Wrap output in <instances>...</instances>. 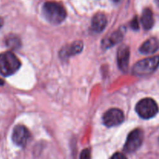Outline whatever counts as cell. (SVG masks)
<instances>
[{
    "label": "cell",
    "instance_id": "cell-7",
    "mask_svg": "<svg viewBox=\"0 0 159 159\" xmlns=\"http://www.w3.org/2000/svg\"><path fill=\"white\" fill-rule=\"evenodd\" d=\"M30 138L29 130L24 126L18 125L14 128L12 132V141L20 147H25Z\"/></svg>",
    "mask_w": 159,
    "mask_h": 159
},
{
    "label": "cell",
    "instance_id": "cell-19",
    "mask_svg": "<svg viewBox=\"0 0 159 159\" xmlns=\"http://www.w3.org/2000/svg\"><path fill=\"white\" fill-rule=\"evenodd\" d=\"M4 81L2 80V79H0V85H4Z\"/></svg>",
    "mask_w": 159,
    "mask_h": 159
},
{
    "label": "cell",
    "instance_id": "cell-2",
    "mask_svg": "<svg viewBox=\"0 0 159 159\" xmlns=\"http://www.w3.org/2000/svg\"><path fill=\"white\" fill-rule=\"evenodd\" d=\"M21 63L16 56L12 52L0 54V73L4 76L13 75L20 68Z\"/></svg>",
    "mask_w": 159,
    "mask_h": 159
},
{
    "label": "cell",
    "instance_id": "cell-3",
    "mask_svg": "<svg viewBox=\"0 0 159 159\" xmlns=\"http://www.w3.org/2000/svg\"><path fill=\"white\" fill-rule=\"evenodd\" d=\"M158 66L159 56H154L137 62L132 68V72L135 75L145 76L155 72Z\"/></svg>",
    "mask_w": 159,
    "mask_h": 159
},
{
    "label": "cell",
    "instance_id": "cell-1",
    "mask_svg": "<svg viewBox=\"0 0 159 159\" xmlns=\"http://www.w3.org/2000/svg\"><path fill=\"white\" fill-rule=\"evenodd\" d=\"M43 14L51 23L59 24L65 20L67 16L65 7L55 2H47L43 6Z\"/></svg>",
    "mask_w": 159,
    "mask_h": 159
},
{
    "label": "cell",
    "instance_id": "cell-16",
    "mask_svg": "<svg viewBox=\"0 0 159 159\" xmlns=\"http://www.w3.org/2000/svg\"><path fill=\"white\" fill-rule=\"evenodd\" d=\"M130 26H131L134 30H138L139 29V23H138V17L135 16L134 18L133 19V20L130 22Z\"/></svg>",
    "mask_w": 159,
    "mask_h": 159
},
{
    "label": "cell",
    "instance_id": "cell-20",
    "mask_svg": "<svg viewBox=\"0 0 159 159\" xmlns=\"http://www.w3.org/2000/svg\"><path fill=\"white\" fill-rule=\"evenodd\" d=\"M113 2H118L120 1V0H113Z\"/></svg>",
    "mask_w": 159,
    "mask_h": 159
},
{
    "label": "cell",
    "instance_id": "cell-13",
    "mask_svg": "<svg viewBox=\"0 0 159 159\" xmlns=\"http://www.w3.org/2000/svg\"><path fill=\"white\" fill-rule=\"evenodd\" d=\"M141 20L143 27L144 29L147 30L152 29L154 26V23H155L152 11L150 9H148V8L144 9V11L142 12V15H141Z\"/></svg>",
    "mask_w": 159,
    "mask_h": 159
},
{
    "label": "cell",
    "instance_id": "cell-8",
    "mask_svg": "<svg viewBox=\"0 0 159 159\" xmlns=\"http://www.w3.org/2000/svg\"><path fill=\"white\" fill-rule=\"evenodd\" d=\"M83 49V43L82 41H75L70 44L65 45L60 51V57L63 60L69 58L71 56L79 54Z\"/></svg>",
    "mask_w": 159,
    "mask_h": 159
},
{
    "label": "cell",
    "instance_id": "cell-17",
    "mask_svg": "<svg viewBox=\"0 0 159 159\" xmlns=\"http://www.w3.org/2000/svg\"><path fill=\"white\" fill-rule=\"evenodd\" d=\"M110 159H127V158H126L125 155H123V154L116 153L111 157V158H110Z\"/></svg>",
    "mask_w": 159,
    "mask_h": 159
},
{
    "label": "cell",
    "instance_id": "cell-6",
    "mask_svg": "<svg viewBox=\"0 0 159 159\" xmlns=\"http://www.w3.org/2000/svg\"><path fill=\"white\" fill-rule=\"evenodd\" d=\"M102 120L103 124L108 127L120 125L124 120V113L119 109H110L104 113Z\"/></svg>",
    "mask_w": 159,
    "mask_h": 159
},
{
    "label": "cell",
    "instance_id": "cell-11",
    "mask_svg": "<svg viewBox=\"0 0 159 159\" xmlns=\"http://www.w3.org/2000/svg\"><path fill=\"white\" fill-rule=\"evenodd\" d=\"M159 49V41L155 37L146 40L140 48V52L144 54H154Z\"/></svg>",
    "mask_w": 159,
    "mask_h": 159
},
{
    "label": "cell",
    "instance_id": "cell-14",
    "mask_svg": "<svg viewBox=\"0 0 159 159\" xmlns=\"http://www.w3.org/2000/svg\"><path fill=\"white\" fill-rule=\"evenodd\" d=\"M6 44L12 49H18L20 47V40L16 37H9L6 40Z\"/></svg>",
    "mask_w": 159,
    "mask_h": 159
},
{
    "label": "cell",
    "instance_id": "cell-18",
    "mask_svg": "<svg viewBox=\"0 0 159 159\" xmlns=\"http://www.w3.org/2000/svg\"><path fill=\"white\" fill-rule=\"evenodd\" d=\"M2 25H3V20L1 18V17H0V28L2 26Z\"/></svg>",
    "mask_w": 159,
    "mask_h": 159
},
{
    "label": "cell",
    "instance_id": "cell-15",
    "mask_svg": "<svg viewBox=\"0 0 159 159\" xmlns=\"http://www.w3.org/2000/svg\"><path fill=\"white\" fill-rule=\"evenodd\" d=\"M80 159H91V152L89 149H84L80 155Z\"/></svg>",
    "mask_w": 159,
    "mask_h": 159
},
{
    "label": "cell",
    "instance_id": "cell-12",
    "mask_svg": "<svg viewBox=\"0 0 159 159\" xmlns=\"http://www.w3.org/2000/svg\"><path fill=\"white\" fill-rule=\"evenodd\" d=\"M124 37V30H119L116 32L113 33L107 39L103 40L102 41V45L105 48H110V47L114 46L117 43L120 42Z\"/></svg>",
    "mask_w": 159,
    "mask_h": 159
},
{
    "label": "cell",
    "instance_id": "cell-10",
    "mask_svg": "<svg viewBox=\"0 0 159 159\" xmlns=\"http://www.w3.org/2000/svg\"><path fill=\"white\" fill-rule=\"evenodd\" d=\"M107 25V19L102 12H98L93 17L91 27L95 33H101L105 29Z\"/></svg>",
    "mask_w": 159,
    "mask_h": 159
},
{
    "label": "cell",
    "instance_id": "cell-21",
    "mask_svg": "<svg viewBox=\"0 0 159 159\" xmlns=\"http://www.w3.org/2000/svg\"><path fill=\"white\" fill-rule=\"evenodd\" d=\"M157 1H158V2L159 3V0H157Z\"/></svg>",
    "mask_w": 159,
    "mask_h": 159
},
{
    "label": "cell",
    "instance_id": "cell-4",
    "mask_svg": "<svg viewBox=\"0 0 159 159\" xmlns=\"http://www.w3.org/2000/svg\"><path fill=\"white\" fill-rule=\"evenodd\" d=\"M137 113L143 119H151L158 112V104L151 98H145L138 102L136 106Z\"/></svg>",
    "mask_w": 159,
    "mask_h": 159
},
{
    "label": "cell",
    "instance_id": "cell-22",
    "mask_svg": "<svg viewBox=\"0 0 159 159\" xmlns=\"http://www.w3.org/2000/svg\"><path fill=\"white\" fill-rule=\"evenodd\" d=\"M158 141H159V138H158Z\"/></svg>",
    "mask_w": 159,
    "mask_h": 159
},
{
    "label": "cell",
    "instance_id": "cell-9",
    "mask_svg": "<svg viewBox=\"0 0 159 159\" xmlns=\"http://www.w3.org/2000/svg\"><path fill=\"white\" fill-rule=\"evenodd\" d=\"M129 59H130V48L127 45H122L117 51V64L120 69L126 71L128 69Z\"/></svg>",
    "mask_w": 159,
    "mask_h": 159
},
{
    "label": "cell",
    "instance_id": "cell-5",
    "mask_svg": "<svg viewBox=\"0 0 159 159\" xmlns=\"http://www.w3.org/2000/svg\"><path fill=\"white\" fill-rule=\"evenodd\" d=\"M144 141V132L141 129H135L129 134L124 145V151L127 153L134 152L139 148Z\"/></svg>",
    "mask_w": 159,
    "mask_h": 159
}]
</instances>
